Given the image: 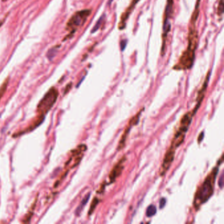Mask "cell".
<instances>
[{"mask_svg":"<svg viewBox=\"0 0 224 224\" xmlns=\"http://www.w3.org/2000/svg\"><path fill=\"white\" fill-rule=\"evenodd\" d=\"M59 93L57 89L54 87L51 88L45 94L42 99L40 101L37 107V111L40 116H45V115L53 107L54 104L57 100Z\"/></svg>","mask_w":224,"mask_h":224,"instance_id":"obj_3","label":"cell"},{"mask_svg":"<svg viewBox=\"0 0 224 224\" xmlns=\"http://www.w3.org/2000/svg\"><path fill=\"white\" fill-rule=\"evenodd\" d=\"M99 200L98 198L97 197H95L92 202V204H91V206H90V208H89V212H88V214L90 216V215H92L93 214V212H94V211L95 210L97 205L99 204Z\"/></svg>","mask_w":224,"mask_h":224,"instance_id":"obj_15","label":"cell"},{"mask_svg":"<svg viewBox=\"0 0 224 224\" xmlns=\"http://www.w3.org/2000/svg\"><path fill=\"white\" fill-rule=\"evenodd\" d=\"M8 83H9V79H7L3 82V83L2 85V86L0 87V100H1L2 97L3 96L5 92H6L7 88H8Z\"/></svg>","mask_w":224,"mask_h":224,"instance_id":"obj_16","label":"cell"},{"mask_svg":"<svg viewBox=\"0 0 224 224\" xmlns=\"http://www.w3.org/2000/svg\"><path fill=\"white\" fill-rule=\"evenodd\" d=\"M126 45H127V40H124L121 41L120 46H121L122 51H124L125 50V47H126Z\"/></svg>","mask_w":224,"mask_h":224,"instance_id":"obj_21","label":"cell"},{"mask_svg":"<svg viewBox=\"0 0 224 224\" xmlns=\"http://www.w3.org/2000/svg\"><path fill=\"white\" fill-rule=\"evenodd\" d=\"M104 19V15H102V16L99 18V19L97 20V22L96 24L94 26L93 29L92 30V33H94V32H95L97 30H98V29H99V28H100V26H101L102 23L103 22V19Z\"/></svg>","mask_w":224,"mask_h":224,"instance_id":"obj_18","label":"cell"},{"mask_svg":"<svg viewBox=\"0 0 224 224\" xmlns=\"http://www.w3.org/2000/svg\"><path fill=\"white\" fill-rule=\"evenodd\" d=\"M92 11L90 9H83L75 13L72 17L69 19L67 25V29L71 30V34H73L79 27L83 25L91 15Z\"/></svg>","mask_w":224,"mask_h":224,"instance_id":"obj_5","label":"cell"},{"mask_svg":"<svg viewBox=\"0 0 224 224\" xmlns=\"http://www.w3.org/2000/svg\"><path fill=\"white\" fill-rule=\"evenodd\" d=\"M126 161V157H123L118 162L115 164L109 173V180L110 184H113L116 179L120 176L124 168V163Z\"/></svg>","mask_w":224,"mask_h":224,"instance_id":"obj_8","label":"cell"},{"mask_svg":"<svg viewBox=\"0 0 224 224\" xmlns=\"http://www.w3.org/2000/svg\"><path fill=\"white\" fill-rule=\"evenodd\" d=\"M219 186L220 187V188L221 189L223 187V173H222L221 175V176H220V180H219Z\"/></svg>","mask_w":224,"mask_h":224,"instance_id":"obj_22","label":"cell"},{"mask_svg":"<svg viewBox=\"0 0 224 224\" xmlns=\"http://www.w3.org/2000/svg\"><path fill=\"white\" fill-rule=\"evenodd\" d=\"M211 72H209L208 73V74H207V76L206 77V78H205V80L204 82V83H203V85H202L201 89L199 90V92L198 93V95H197V104H196V105H195L194 109L192 110L194 115H195L196 113H197V111L198 110V109H199V107L200 106L201 103H202L203 99H204L205 95V93H206V89H207V86H208V84L210 77H211Z\"/></svg>","mask_w":224,"mask_h":224,"instance_id":"obj_9","label":"cell"},{"mask_svg":"<svg viewBox=\"0 0 224 224\" xmlns=\"http://www.w3.org/2000/svg\"><path fill=\"white\" fill-rule=\"evenodd\" d=\"M218 171V166H216L213 168L196 193L193 202L194 206L196 210H199L200 206L205 204L213 195L215 181Z\"/></svg>","mask_w":224,"mask_h":224,"instance_id":"obj_2","label":"cell"},{"mask_svg":"<svg viewBox=\"0 0 224 224\" xmlns=\"http://www.w3.org/2000/svg\"><path fill=\"white\" fill-rule=\"evenodd\" d=\"M203 138H204V131H202L197 139V141L199 143H200V142L202 141Z\"/></svg>","mask_w":224,"mask_h":224,"instance_id":"obj_23","label":"cell"},{"mask_svg":"<svg viewBox=\"0 0 224 224\" xmlns=\"http://www.w3.org/2000/svg\"><path fill=\"white\" fill-rule=\"evenodd\" d=\"M86 149H87L86 145L84 144H82V145H80L79 146L77 147L75 149L72 151V155L67 160V162L65 164V168L67 169V170L66 172H65L62 175L61 179L56 182L55 186L59 185V184L61 183V181H62V179H63V178L67 176V174L68 173L70 170L73 169L74 168H75L76 166H78L82 158H83V152L86 151Z\"/></svg>","mask_w":224,"mask_h":224,"instance_id":"obj_4","label":"cell"},{"mask_svg":"<svg viewBox=\"0 0 224 224\" xmlns=\"http://www.w3.org/2000/svg\"><path fill=\"white\" fill-rule=\"evenodd\" d=\"M71 86H72V83H70V84H68V86L66 87V89H65V94L68 92V90L71 89Z\"/></svg>","mask_w":224,"mask_h":224,"instance_id":"obj_24","label":"cell"},{"mask_svg":"<svg viewBox=\"0 0 224 224\" xmlns=\"http://www.w3.org/2000/svg\"><path fill=\"white\" fill-rule=\"evenodd\" d=\"M173 11V0H167L163 26H166L170 24V23H169V19L172 18Z\"/></svg>","mask_w":224,"mask_h":224,"instance_id":"obj_11","label":"cell"},{"mask_svg":"<svg viewBox=\"0 0 224 224\" xmlns=\"http://www.w3.org/2000/svg\"><path fill=\"white\" fill-rule=\"evenodd\" d=\"M188 47L181 55L178 64L174 66V70L190 69L193 65L195 57V51L198 43V32L196 30L195 24H191L188 34Z\"/></svg>","mask_w":224,"mask_h":224,"instance_id":"obj_1","label":"cell"},{"mask_svg":"<svg viewBox=\"0 0 224 224\" xmlns=\"http://www.w3.org/2000/svg\"><path fill=\"white\" fill-rule=\"evenodd\" d=\"M223 0H220L219 5H218V13L220 15H222L223 13Z\"/></svg>","mask_w":224,"mask_h":224,"instance_id":"obj_19","label":"cell"},{"mask_svg":"<svg viewBox=\"0 0 224 224\" xmlns=\"http://www.w3.org/2000/svg\"><path fill=\"white\" fill-rule=\"evenodd\" d=\"M176 149L173 146L170 145L169 149L166 151L163 164L161 165V168L160 170V176H164L170 168L174 160L175 154H176Z\"/></svg>","mask_w":224,"mask_h":224,"instance_id":"obj_6","label":"cell"},{"mask_svg":"<svg viewBox=\"0 0 224 224\" xmlns=\"http://www.w3.org/2000/svg\"><path fill=\"white\" fill-rule=\"evenodd\" d=\"M166 200L164 198H163V199H161L160 200V204H159V207L160 209H162L164 207L165 205H166Z\"/></svg>","mask_w":224,"mask_h":224,"instance_id":"obj_20","label":"cell"},{"mask_svg":"<svg viewBox=\"0 0 224 224\" xmlns=\"http://www.w3.org/2000/svg\"><path fill=\"white\" fill-rule=\"evenodd\" d=\"M90 195L91 194L90 193H88L86 195V197L83 199L82 201L81 202V203L80 204V205L78 206V208H76V214L77 216H78L80 215V214L81 213V212L82 211V210L83 208H84V206L86 205L87 204V202H88L89 199V197H90Z\"/></svg>","mask_w":224,"mask_h":224,"instance_id":"obj_13","label":"cell"},{"mask_svg":"<svg viewBox=\"0 0 224 224\" xmlns=\"http://www.w3.org/2000/svg\"><path fill=\"white\" fill-rule=\"evenodd\" d=\"M141 111H139L136 116H134V117L131 118L130 121L129 122L128 125L126 127V128L124 130V131L123 134L122 136V137H121V139L120 140V141H119L118 146V148H117L118 151H121L125 147V142H126V140H127V138L128 137L130 130H131V127L133 126V125H137V124L139 122V116H140V115H141Z\"/></svg>","mask_w":224,"mask_h":224,"instance_id":"obj_7","label":"cell"},{"mask_svg":"<svg viewBox=\"0 0 224 224\" xmlns=\"http://www.w3.org/2000/svg\"><path fill=\"white\" fill-rule=\"evenodd\" d=\"M58 47H59V46L54 47L52 49H51V50L47 52V57L49 59H52L55 57V55L57 54V50H58Z\"/></svg>","mask_w":224,"mask_h":224,"instance_id":"obj_17","label":"cell"},{"mask_svg":"<svg viewBox=\"0 0 224 224\" xmlns=\"http://www.w3.org/2000/svg\"><path fill=\"white\" fill-rule=\"evenodd\" d=\"M139 0H132V2L130 4V5L129 6V8L127 9L126 11H125L122 16L121 18V22L118 25V28L120 30H122L125 28V21H126V20L128 19V17L130 16V13L132 12V11L134 10L136 5L138 3V2Z\"/></svg>","mask_w":224,"mask_h":224,"instance_id":"obj_10","label":"cell"},{"mask_svg":"<svg viewBox=\"0 0 224 224\" xmlns=\"http://www.w3.org/2000/svg\"><path fill=\"white\" fill-rule=\"evenodd\" d=\"M44 118H45V116H40L39 115L38 117L35 120L32 124H31V125H30V126L29 128H26L24 131H20L19 133H18L17 134H14L15 136H13L14 137H18L19 136H21L22 134H25V133H28V132H30L32 130H34V129H36L37 127H38L39 125L43 122V121L44 120Z\"/></svg>","mask_w":224,"mask_h":224,"instance_id":"obj_12","label":"cell"},{"mask_svg":"<svg viewBox=\"0 0 224 224\" xmlns=\"http://www.w3.org/2000/svg\"><path fill=\"white\" fill-rule=\"evenodd\" d=\"M157 213V208L155 205H151L150 206H149L147 208L146 211V216L150 218V217H152L153 216H155V214Z\"/></svg>","mask_w":224,"mask_h":224,"instance_id":"obj_14","label":"cell"},{"mask_svg":"<svg viewBox=\"0 0 224 224\" xmlns=\"http://www.w3.org/2000/svg\"><path fill=\"white\" fill-rule=\"evenodd\" d=\"M2 1H3V2H5V1H7V0H2Z\"/></svg>","mask_w":224,"mask_h":224,"instance_id":"obj_25","label":"cell"}]
</instances>
